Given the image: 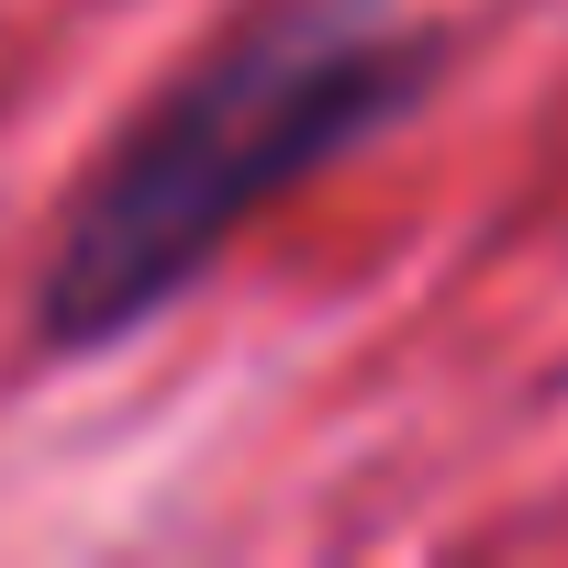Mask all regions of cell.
Instances as JSON below:
<instances>
[{
	"instance_id": "cell-1",
	"label": "cell",
	"mask_w": 568,
	"mask_h": 568,
	"mask_svg": "<svg viewBox=\"0 0 568 568\" xmlns=\"http://www.w3.org/2000/svg\"><path fill=\"white\" fill-rule=\"evenodd\" d=\"M413 79H424V45L368 0H313V12L245 34L234 57H212L90 190V212L45 278V324L112 335V324L156 313L267 190H291L335 145H357Z\"/></svg>"
}]
</instances>
